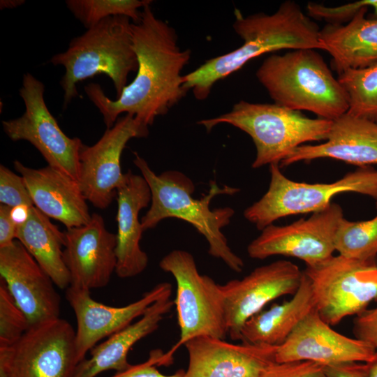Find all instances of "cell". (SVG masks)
Returning <instances> with one entry per match:
<instances>
[{"label": "cell", "mask_w": 377, "mask_h": 377, "mask_svg": "<svg viewBox=\"0 0 377 377\" xmlns=\"http://www.w3.org/2000/svg\"><path fill=\"white\" fill-rule=\"evenodd\" d=\"M151 3L142 8L140 20L131 23L133 48L138 64L134 80L114 100L108 98L97 83L84 87L108 128L122 114L133 115L151 126L188 91L181 72L190 60L191 50L179 47L175 30L155 15Z\"/></svg>", "instance_id": "6da1fadb"}, {"label": "cell", "mask_w": 377, "mask_h": 377, "mask_svg": "<svg viewBox=\"0 0 377 377\" xmlns=\"http://www.w3.org/2000/svg\"><path fill=\"white\" fill-rule=\"evenodd\" d=\"M235 16L232 27L242 39V45L207 60L182 77L184 89L191 90L198 100L207 98L216 82L262 54L284 49L323 50L318 25L293 1L281 3L272 14L258 13L244 16L235 9Z\"/></svg>", "instance_id": "7a4b0ae2"}, {"label": "cell", "mask_w": 377, "mask_h": 377, "mask_svg": "<svg viewBox=\"0 0 377 377\" xmlns=\"http://www.w3.org/2000/svg\"><path fill=\"white\" fill-rule=\"evenodd\" d=\"M133 163L148 184L151 200L149 210L141 218L144 231L154 228L161 221L177 218L191 223L207 239L208 253L222 260L232 270L241 272L244 266L242 259L230 248L222 228L228 225L235 210L229 207L212 209V199L219 195H233L239 191L235 187H220L211 182L207 195L196 199L192 196L193 182L184 174L168 170L156 175L147 161L134 152Z\"/></svg>", "instance_id": "3957f363"}, {"label": "cell", "mask_w": 377, "mask_h": 377, "mask_svg": "<svg viewBox=\"0 0 377 377\" xmlns=\"http://www.w3.org/2000/svg\"><path fill=\"white\" fill-rule=\"evenodd\" d=\"M274 103L311 112L333 121L348 110V98L323 57L315 49L273 54L256 73Z\"/></svg>", "instance_id": "277c9868"}, {"label": "cell", "mask_w": 377, "mask_h": 377, "mask_svg": "<svg viewBox=\"0 0 377 377\" xmlns=\"http://www.w3.org/2000/svg\"><path fill=\"white\" fill-rule=\"evenodd\" d=\"M132 20L126 16L106 18L73 38L67 50L54 54L50 62L62 66L65 73L60 81L66 109L78 96L77 84L97 74L110 78L118 98L127 85L130 73L138 70L133 48Z\"/></svg>", "instance_id": "5b68a950"}, {"label": "cell", "mask_w": 377, "mask_h": 377, "mask_svg": "<svg viewBox=\"0 0 377 377\" xmlns=\"http://www.w3.org/2000/svg\"><path fill=\"white\" fill-rule=\"evenodd\" d=\"M207 132L221 124L232 125L247 133L256 147L252 168L279 164L304 143L326 140L332 121L309 118L300 111L276 103L240 101L232 110L198 122Z\"/></svg>", "instance_id": "8992f818"}, {"label": "cell", "mask_w": 377, "mask_h": 377, "mask_svg": "<svg viewBox=\"0 0 377 377\" xmlns=\"http://www.w3.org/2000/svg\"><path fill=\"white\" fill-rule=\"evenodd\" d=\"M269 170L268 190L244 212V218L260 230L282 217L324 209L343 193L365 195L377 202V170L371 167L359 168L332 183L316 184L288 179L279 164L270 165Z\"/></svg>", "instance_id": "52a82bcc"}, {"label": "cell", "mask_w": 377, "mask_h": 377, "mask_svg": "<svg viewBox=\"0 0 377 377\" xmlns=\"http://www.w3.org/2000/svg\"><path fill=\"white\" fill-rule=\"evenodd\" d=\"M160 268L170 273L177 283L174 301L180 328L177 343L163 357L170 364L174 353L189 340L202 336L225 339L228 334L219 284L199 273L193 256L176 249L159 262Z\"/></svg>", "instance_id": "ba28073f"}, {"label": "cell", "mask_w": 377, "mask_h": 377, "mask_svg": "<svg viewBox=\"0 0 377 377\" xmlns=\"http://www.w3.org/2000/svg\"><path fill=\"white\" fill-rule=\"evenodd\" d=\"M308 277L316 310L328 325L358 315L377 298V263L341 255L332 256L303 270Z\"/></svg>", "instance_id": "9c48e42d"}, {"label": "cell", "mask_w": 377, "mask_h": 377, "mask_svg": "<svg viewBox=\"0 0 377 377\" xmlns=\"http://www.w3.org/2000/svg\"><path fill=\"white\" fill-rule=\"evenodd\" d=\"M79 363L75 330L61 318L31 326L0 347V377H73Z\"/></svg>", "instance_id": "30bf717a"}, {"label": "cell", "mask_w": 377, "mask_h": 377, "mask_svg": "<svg viewBox=\"0 0 377 377\" xmlns=\"http://www.w3.org/2000/svg\"><path fill=\"white\" fill-rule=\"evenodd\" d=\"M44 92L43 83L32 74L25 73L19 91L25 110L18 118L3 120V129L11 140L29 142L48 165L77 180L80 151L84 144L79 138H70L61 129L46 105Z\"/></svg>", "instance_id": "8fae6325"}, {"label": "cell", "mask_w": 377, "mask_h": 377, "mask_svg": "<svg viewBox=\"0 0 377 377\" xmlns=\"http://www.w3.org/2000/svg\"><path fill=\"white\" fill-rule=\"evenodd\" d=\"M149 126L131 114L119 117L92 146L83 145L79 156L77 182L86 200L105 209L123 185L126 173L121 167V156L132 138H146Z\"/></svg>", "instance_id": "7c38bea8"}, {"label": "cell", "mask_w": 377, "mask_h": 377, "mask_svg": "<svg viewBox=\"0 0 377 377\" xmlns=\"http://www.w3.org/2000/svg\"><path fill=\"white\" fill-rule=\"evenodd\" d=\"M343 218L341 206L332 202L308 219L286 226L271 224L249 244L247 253L254 259L279 255L297 258L306 266L314 265L333 256L336 232Z\"/></svg>", "instance_id": "4fadbf2b"}, {"label": "cell", "mask_w": 377, "mask_h": 377, "mask_svg": "<svg viewBox=\"0 0 377 377\" xmlns=\"http://www.w3.org/2000/svg\"><path fill=\"white\" fill-rule=\"evenodd\" d=\"M302 276L297 265L280 260L256 267L242 279L219 284L230 339L240 340L244 324L267 304L283 295H293Z\"/></svg>", "instance_id": "5bb4252c"}, {"label": "cell", "mask_w": 377, "mask_h": 377, "mask_svg": "<svg viewBox=\"0 0 377 377\" xmlns=\"http://www.w3.org/2000/svg\"><path fill=\"white\" fill-rule=\"evenodd\" d=\"M171 293V284L162 282L128 305L112 306L94 300L89 290L69 286L66 297L77 321L75 348L79 362L86 358L87 353L98 342L128 326L150 305Z\"/></svg>", "instance_id": "9a60e30c"}, {"label": "cell", "mask_w": 377, "mask_h": 377, "mask_svg": "<svg viewBox=\"0 0 377 377\" xmlns=\"http://www.w3.org/2000/svg\"><path fill=\"white\" fill-rule=\"evenodd\" d=\"M0 279L30 327L60 318L61 297L54 283L17 239L0 248Z\"/></svg>", "instance_id": "2e32d148"}, {"label": "cell", "mask_w": 377, "mask_h": 377, "mask_svg": "<svg viewBox=\"0 0 377 377\" xmlns=\"http://www.w3.org/2000/svg\"><path fill=\"white\" fill-rule=\"evenodd\" d=\"M376 353L366 341L348 337L332 329L314 309L278 346L276 361H309L323 366L351 362L368 363Z\"/></svg>", "instance_id": "e0dca14e"}, {"label": "cell", "mask_w": 377, "mask_h": 377, "mask_svg": "<svg viewBox=\"0 0 377 377\" xmlns=\"http://www.w3.org/2000/svg\"><path fill=\"white\" fill-rule=\"evenodd\" d=\"M64 260L69 286L90 290L106 286L117 267V235L108 230L101 215L94 213L82 226L66 229Z\"/></svg>", "instance_id": "ac0fdd59"}, {"label": "cell", "mask_w": 377, "mask_h": 377, "mask_svg": "<svg viewBox=\"0 0 377 377\" xmlns=\"http://www.w3.org/2000/svg\"><path fill=\"white\" fill-rule=\"evenodd\" d=\"M188 354L185 377H261L276 362L278 346L234 344L202 336L184 344Z\"/></svg>", "instance_id": "d6986e66"}, {"label": "cell", "mask_w": 377, "mask_h": 377, "mask_svg": "<svg viewBox=\"0 0 377 377\" xmlns=\"http://www.w3.org/2000/svg\"><path fill=\"white\" fill-rule=\"evenodd\" d=\"M13 164L24 180L34 205L41 212L66 229L89 221L91 214L77 180L48 165L34 169L17 160Z\"/></svg>", "instance_id": "ffe728a7"}, {"label": "cell", "mask_w": 377, "mask_h": 377, "mask_svg": "<svg viewBox=\"0 0 377 377\" xmlns=\"http://www.w3.org/2000/svg\"><path fill=\"white\" fill-rule=\"evenodd\" d=\"M322 158L341 161L360 168L377 165V123L346 112L332 121L323 143L297 147L279 165L288 166Z\"/></svg>", "instance_id": "44dd1931"}, {"label": "cell", "mask_w": 377, "mask_h": 377, "mask_svg": "<svg viewBox=\"0 0 377 377\" xmlns=\"http://www.w3.org/2000/svg\"><path fill=\"white\" fill-rule=\"evenodd\" d=\"M117 267L115 273L121 279L135 276L142 273L149 262L147 254L140 248L144 230L139 214L148 207L151 193L142 175L126 173V179L117 189Z\"/></svg>", "instance_id": "7402d4cb"}, {"label": "cell", "mask_w": 377, "mask_h": 377, "mask_svg": "<svg viewBox=\"0 0 377 377\" xmlns=\"http://www.w3.org/2000/svg\"><path fill=\"white\" fill-rule=\"evenodd\" d=\"M348 22L326 24L319 39L323 50L332 57V67L337 74L362 68L377 63V19L367 18L369 0Z\"/></svg>", "instance_id": "603a6c76"}, {"label": "cell", "mask_w": 377, "mask_h": 377, "mask_svg": "<svg viewBox=\"0 0 377 377\" xmlns=\"http://www.w3.org/2000/svg\"><path fill=\"white\" fill-rule=\"evenodd\" d=\"M175 304L170 296L159 299L146 310L134 323L108 337L90 350V357L85 358L76 367L73 377H95L101 372L128 369V354L140 340L156 330L165 315Z\"/></svg>", "instance_id": "cb8c5ba5"}, {"label": "cell", "mask_w": 377, "mask_h": 377, "mask_svg": "<svg viewBox=\"0 0 377 377\" xmlns=\"http://www.w3.org/2000/svg\"><path fill=\"white\" fill-rule=\"evenodd\" d=\"M316 309L309 280L302 271L300 285L292 298L274 304L251 317L242 326V342L279 346L295 327Z\"/></svg>", "instance_id": "d4e9b609"}, {"label": "cell", "mask_w": 377, "mask_h": 377, "mask_svg": "<svg viewBox=\"0 0 377 377\" xmlns=\"http://www.w3.org/2000/svg\"><path fill=\"white\" fill-rule=\"evenodd\" d=\"M17 239L50 276L60 289L71 284L68 270L64 260L65 232L35 206L30 208L27 220L17 226Z\"/></svg>", "instance_id": "484cf974"}, {"label": "cell", "mask_w": 377, "mask_h": 377, "mask_svg": "<svg viewBox=\"0 0 377 377\" xmlns=\"http://www.w3.org/2000/svg\"><path fill=\"white\" fill-rule=\"evenodd\" d=\"M337 79L348 95L347 113L377 123V63L346 70Z\"/></svg>", "instance_id": "4316f807"}, {"label": "cell", "mask_w": 377, "mask_h": 377, "mask_svg": "<svg viewBox=\"0 0 377 377\" xmlns=\"http://www.w3.org/2000/svg\"><path fill=\"white\" fill-rule=\"evenodd\" d=\"M335 251L347 258L369 260L377 256V215L371 219L341 220L334 237Z\"/></svg>", "instance_id": "83f0119b"}, {"label": "cell", "mask_w": 377, "mask_h": 377, "mask_svg": "<svg viewBox=\"0 0 377 377\" xmlns=\"http://www.w3.org/2000/svg\"><path fill=\"white\" fill-rule=\"evenodd\" d=\"M149 0H66L68 9L87 29L113 16H126L133 22L140 20L141 10Z\"/></svg>", "instance_id": "f1b7e54d"}, {"label": "cell", "mask_w": 377, "mask_h": 377, "mask_svg": "<svg viewBox=\"0 0 377 377\" xmlns=\"http://www.w3.org/2000/svg\"><path fill=\"white\" fill-rule=\"evenodd\" d=\"M29 327L26 315L15 303L5 282L0 279V347L15 343Z\"/></svg>", "instance_id": "f546056e"}, {"label": "cell", "mask_w": 377, "mask_h": 377, "mask_svg": "<svg viewBox=\"0 0 377 377\" xmlns=\"http://www.w3.org/2000/svg\"><path fill=\"white\" fill-rule=\"evenodd\" d=\"M0 203L10 208L34 206L23 177L3 165H0Z\"/></svg>", "instance_id": "4dcf8cb0"}, {"label": "cell", "mask_w": 377, "mask_h": 377, "mask_svg": "<svg viewBox=\"0 0 377 377\" xmlns=\"http://www.w3.org/2000/svg\"><path fill=\"white\" fill-rule=\"evenodd\" d=\"M261 377H325L323 365L309 361L276 362Z\"/></svg>", "instance_id": "1f68e13d"}, {"label": "cell", "mask_w": 377, "mask_h": 377, "mask_svg": "<svg viewBox=\"0 0 377 377\" xmlns=\"http://www.w3.org/2000/svg\"><path fill=\"white\" fill-rule=\"evenodd\" d=\"M163 354L161 350H152L147 361L131 364L126 370L116 372L111 377H185L186 371L184 369H179L171 375H165L157 369V366L164 365Z\"/></svg>", "instance_id": "d6a6232c"}, {"label": "cell", "mask_w": 377, "mask_h": 377, "mask_svg": "<svg viewBox=\"0 0 377 377\" xmlns=\"http://www.w3.org/2000/svg\"><path fill=\"white\" fill-rule=\"evenodd\" d=\"M355 338L369 343L377 352V306L366 309L354 320Z\"/></svg>", "instance_id": "836d02e7"}, {"label": "cell", "mask_w": 377, "mask_h": 377, "mask_svg": "<svg viewBox=\"0 0 377 377\" xmlns=\"http://www.w3.org/2000/svg\"><path fill=\"white\" fill-rule=\"evenodd\" d=\"M325 377H370L368 363L351 362L323 366Z\"/></svg>", "instance_id": "e575fe53"}, {"label": "cell", "mask_w": 377, "mask_h": 377, "mask_svg": "<svg viewBox=\"0 0 377 377\" xmlns=\"http://www.w3.org/2000/svg\"><path fill=\"white\" fill-rule=\"evenodd\" d=\"M11 208L0 205V248L10 245L16 239L17 225L10 216Z\"/></svg>", "instance_id": "d590c367"}, {"label": "cell", "mask_w": 377, "mask_h": 377, "mask_svg": "<svg viewBox=\"0 0 377 377\" xmlns=\"http://www.w3.org/2000/svg\"><path fill=\"white\" fill-rule=\"evenodd\" d=\"M31 207L25 205H19L11 208L10 216L17 226L22 225L27 220Z\"/></svg>", "instance_id": "8d00e7d4"}, {"label": "cell", "mask_w": 377, "mask_h": 377, "mask_svg": "<svg viewBox=\"0 0 377 377\" xmlns=\"http://www.w3.org/2000/svg\"><path fill=\"white\" fill-rule=\"evenodd\" d=\"M24 3L25 1L24 0H1L0 9L3 10L15 8L24 4Z\"/></svg>", "instance_id": "74e56055"}, {"label": "cell", "mask_w": 377, "mask_h": 377, "mask_svg": "<svg viewBox=\"0 0 377 377\" xmlns=\"http://www.w3.org/2000/svg\"><path fill=\"white\" fill-rule=\"evenodd\" d=\"M370 377H377V353L374 359L368 362Z\"/></svg>", "instance_id": "f35d334b"}, {"label": "cell", "mask_w": 377, "mask_h": 377, "mask_svg": "<svg viewBox=\"0 0 377 377\" xmlns=\"http://www.w3.org/2000/svg\"><path fill=\"white\" fill-rule=\"evenodd\" d=\"M376 207H377V202H376Z\"/></svg>", "instance_id": "ab89813d"}]
</instances>
